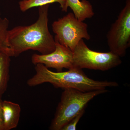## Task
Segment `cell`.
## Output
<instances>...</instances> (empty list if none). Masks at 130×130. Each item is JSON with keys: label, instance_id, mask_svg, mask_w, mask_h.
Masks as SVG:
<instances>
[{"label": "cell", "instance_id": "cell-1", "mask_svg": "<svg viewBox=\"0 0 130 130\" xmlns=\"http://www.w3.org/2000/svg\"><path fill=\"white\" fill-rule=\"evenodd\" d=\"M49 6L38 7L39 16L34 24L27 26H19L8 30L7 42L11 57H17L29 50L38 51L41 54L54 51L55 40L48 27Z\"/></svg>", "mask_w": 130, "mask_h": 130}, {"label": "cell", "instance_id": "cell-2", "mask_svg": "<svg viewBox=\"0 0 130 130\" xmlns=\"http://www.w3.org/2000/svg\"><path fill=\"white\" fill-rule=\"evenodd\" d=\"M36 73L28 79V86L33 87L45 83H49L55 88L63 89H75L83 92L106 89L107 87H116L114 81H96L85 75L82 69L73 66L65 72H54L44 65L37 64L35 67Z\"/></svg>", "mask_w": 130, "mask_h": 130}, {"label": "cell", "instance_id": "cell-3", "mask_svg": "<svg viewBox=\"0 0 130 130\" xmlns=\"http://www.w3.org/2000/svg\"><path fill=\"white\" fill-rule=\"evenodd\" d=\"M50 129L61 130L83 110L89 102L96 96L107 92L106 89L83 92L72 88L64 89Z\"/></svg>", "mask_w": 130, "mask_h": 130}, {"label": "cell", "instance_id": "cell-4", "mask_svg": "<svg viewBox=\"0 0 130 130\" xmlns=\"http://www.w3.org/2000/svg\"><path fill=\"white\" fill-rule=\"evenodd\" d=\"M73 66L83 69L107 71L122 63L120 57L111 51L102 53L91 50L82 39L73 51Z\"/></svg>", "mask_w": 130, "mask_h": 130}, {"label": "cell", "instance_id": "cell-5", "mask_svg": "<svg viewBox=\"0 0 130 130\" xmlns=\"http://www.w3.org/2000/svg\"><path fill=\"white\" fill-rule=\"evenodd\" d=\"M52 26L55 40L72 51L81 40L90 39L88 25L78 20L73 13L54 21Z\"/></svg>", "mask_w": 130, "mask_h": 130}, {"label": "cell", "instance_id": "cell-6", "mask_svg": "<svg viewBox=\"0 0 130 130\" xmlns=\"http://www.w3.org/2000/svg\"><path fill=\"white\" fill-rule=\"evenodd\" d=\"M107 38L110 51L120 57L125 55L130 46V0L126 1L124 7L108 32Z\"/></svg>", "mask_w": 130, "mask_h": 130}, {"label": "cell", "instance_id": "cell-7", "mask_svg": "<svg viewBox=\"0 0 130 130\" xmlns=\"http://www.w3.org/2000/svg\"><path fill=\"white\" fill-rule=\"evenodd\" d=\"M54 51L46 54H33L31 61L34 65L42 64L48 68L62 71L64 68L69 69L73 67V52L70 49L60 44L56 40Z\"/></svg>", "mask_w": 130, "mask_h": 130}, {"label": "cell", "instance_id": "cell-8", "mask_svg": "<svg viewBox=\"0 0 130 130\" xmlns=\"http://www.w3.org/2000/svg\"><path fill=\"white\" fill-rule=\"evenodd\" d=\"M2 107L3 119L4 130H10L18 126L21 108L18 104L10 101H2Z\"/></svg>", "mask_w": 130, "mask_h": 130}, {"label": "cell", "instance_id": "cell-9", "mask_svg": "<svg viewBox=\"0 0 130 130\" xmlns=\"http://www.w3.org/2000/svg\"><path fill=\"white\" fill-rule=\"evenodd\" d=\"M67 7L72 10L74 16L79 21H83L94 16L93 6L87 0H66Z\"/></svg>", "mask_w": 130, "mask_h": 130}, {"label": "cell", "instance_id": "cell-10", "mask_svg": "<svg viewBox=\"0 0 130 130\" xmlns=\"http://www.w3.org/2000/svg\"><path fill=\"white\" fill-rule=\"evenodd\" d=\"M10 56L0 50V99L7 89L9 80Z\"/></svg>", "mask_w": 130, "mask_h": 130}, {"label": "cell", "instance_id": "cell-11", "mask_svg": "<svg viewBox=\"0 0 130 130\" xmlns=\"http://www.w3.org/2000/svg\"><path fill=\"white\" fill-rule=\"evenodd\" d=\"M54 3H59L61 10L63 12H67L66 0H21L19 2V5L21 11L25 12L33 8L50 5Z\"/></svg>", "mask_w": 130, "mask_h": 130}, {"label": "cell", "instance_id": "cell-12", "mask_svg": "<svg viewBox=\"0 0 130 130\" xmlns=\"http://www.w3.org/2000/svg\"><path fill=\"white\" fill-rule=\"evenodd\" d=\"M9 25L8 20L6 18H3L0 12V50L4 51L10 56L7 42Z\"/></svg>", "mask_w": 130, "mask_h": 130}, {"label": "cell", "instance_id": "cell-13", "mask_svg": "<svg viewBox=\"0 0 130 130\" xmlns=\"http://www.w3.org/2000/svg\"><path fill=\"white\" fill-rule=\"evenodd\" d=\"M85 112V110L80 112L74 117L63 127L61 130H75L76 129L77 124Z\"/></svg>", "mask_w": 130, "mask_h": 130}, {"label": "cell", "instance_id": "cell-14", "mask_svg": "<svg viewBox=\"0 0 130 130\" xmlns=\"http://www.w3.org/2000/svg\"><path fill=\"white\" fill-rule=\"evenodd\" d=\"M2 100L0 99V130H4V119L2 107Z\"/></svg>", "mask_w": 130, "mask_h": 130}]
</instances>
